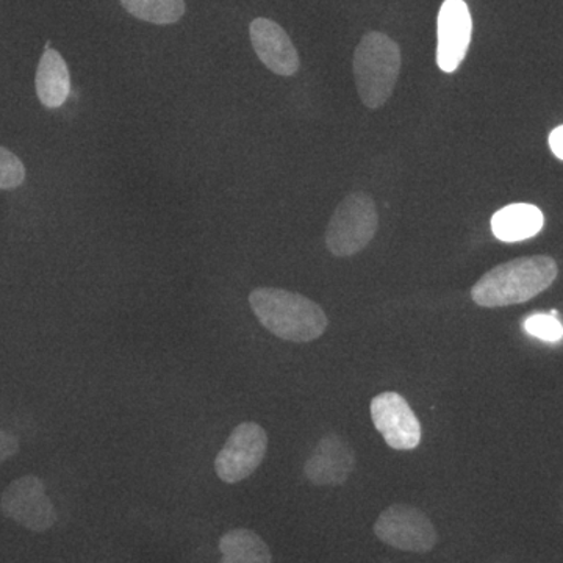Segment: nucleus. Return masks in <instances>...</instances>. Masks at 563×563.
I'll return each instance as SVG.
<instances>
[{
  "label": "nucleus",
  "mask_w": 563,
  "mask_h": 563,
  "mask_svg": "<svg viewBox=\"0 0 563 563\" xmlns=\"http://www.w3.org/2000/svg\"><path fill=\"white\" fill-rule=\"evenodd\" d=\"M252 312L266 331L292 343H309L328 331L324 310L306 296L263 287L251 292Z\"/></svg>",
  "instance_id": "obj_1"
},
{
  "label": "nucleus",
  "mask_w": 563,
  "mask_h": 563,
  "mask_svg": "<svg viewBox=\"0 0 563 563\" xmlns=\"http://www.w3.org/2000/svg\"><path fill=\"white\" fill-rule=\"evenodd\" d=\"M558 273V263L547 255L517 258L484 274L472 288V298L487 309L528 302L550 288Z\"/></svg>",
  "instance_id": "obj_2"
},
{
  "label": "nucleus",
  "mask_w": 563,
  "mask_h": 563,
  "mask_svg": "<svg viewBox=\"0 0 563 563\" xmlns=\"http://www.w3.org/2000/svg\"><path fill=\"white\" fill-rule=\"evenodd\" d=\"M401 73V49L380 32H369L354 52V77L358 98L369 110H377L391 98Z\"/></svg>",
  "instance_id": "obj_3"
},
{
  "label": "nucleus",
  "mask_w": 563,
  "mask_h": 563,
  "mask_svg": "<svg viewBox=\"0 0 563 563\" xmlns=\"http://www.w3.org/2000/svg\"><path fill=\"white\" fill-rule=\"evenodd\" d=\"M376 203L366 192H352L333 211L325 244L335 257H351L365 250L377 232Z\"/></svg>",
  "instance_id": "obj_4"
},
{
  "label": "nucleus",
  "mask_w": 563,
  "mask_h": 563,
  "mask_svg": "<svg viewBox=\"0 0 563 563\" xmlns=\"http://www.w3.org/2000/svg\"><path fill=\"white\" fill-rule=\"evenodd\" d=\"M374 532L380 542L409 553H429L439 540L428 515L406 504L387 507L377 518Z\"/></svg>",
  "instance_id": "obj_5"
},
{
  "label": "nucleus",
  "mask_w": 563,
  "mask_h": 563,
  "mask_svg": "<svg viewBox=\"0 0 563 563\" xmlns=\"http://www.w3.org/2000/svg\"><path fill=\"white\" fill-rule=\"evenodd\" d=\"M266 450L268 435L265 429L257 422H242L233 429L228 442L214 459V472L222 483H242L262 465Z\"/></svg>",
  "instance_id": "obj_6"
},
{
  "label": "nucleus",
  "mask_w": 563,
  "mask_h": 563,
  "mask_svg": "<svg viewBox=\"0 0 563 563\" xmlns=\"http://www.w3.org/2000/svg\"><path fill=\"white\" fill-rule=\"evenodd\" d=\"M0 509L7 518L29 531L46 532L57 523V512L46 495V485L32 474L13 481L5 488L0 499Z\"/></svg>",
  "instance_id": "obj_7"
},
{
  "label": "nucleus",
  "mask_w": 563,
  "mask_h": 563,
  "mask_svg": "<svg viewBox=\"0 0 563 563\" xmlns=\"http://www.w3.org/2000/svg\"><path fill=\"white\" fill-rule=\"evenodd\" d=\"M372 420L393 450L412 451L421 442L420 420L399 393L377 395L372 401Z\"/></svg>",
  "instance_id": "obj_8"
},
{
  "label": "nucleus",
  "mask_w": 563,
  "mask_h": 563,
  "mask_svg": "<svg viewBox=\"0 0 563 563\" xmlns=\"http://www.w3.org/2000/svg\"><path fill=\"white\" fill-rule=\"evenodd\" d=\"M472 32L468 5L463 0H444L437 18V65L443 73H454L465 60Z\"/></svg>",
  "instance_id": "obj_9"
},
{
  "label": "nucleus",
  "mask_w": 563,
  "mask_h": 563,
  "mask_svg": "<svg viewBox=\"0 0 563 563\" xmlns=\"http://www.w3.org/2000/svg\"><path fill=\"white\" fill-rule=\"evenodd\" d=\"M354 468L355 454L351 444L335 433H328L303 465V474L318 487H336L350 479Z\"/></svg>",
  "instance_id": "obj_10"
},
{
  "label": "nucleus",
  "mask_w": 563,
  "mask_h": 563,
  "mask_svg": "<svg viewBox=\"0 0 563 563\" xmlns=\"http://www.w3.org/2000/svg\"><path fill=\"white\" fill-rule=\"evenodd\" d=\"M252 47L263 65L277 76H295L301 66L298 51L277 22L257 18L251 22Z\"/></svg>",
  "instance_id": "obj_11"
},
{
  "label": "nucleus",
  "mask_w": 563,
  "mask_h": 563,
  "mask_svg": "<svg viewBox=\"0 0 563 563\" xmlns=\"http://www.w3.org/2000/svg\"><path fill=\"white\" fill-rule=\"evenodd\" d=\"M36 95L46 109H60L70 95V74L60 52L47 44L35 77Z\"/></svg>",
  "instance_id": "obj_12"
},
{
  "label": "nucleus",
  "mask_w": 563,
  "mask_h": 563,
  "mask_svg": "<svg viewBox=\"0 0 563 563\" xmlns=\"http://www.w3.org/2000/svg\"><path fill=\"white\" fill-rule=\"evenodd\" d=\"M543 222V213L539 207L531 203H512L493 214L492 231L501 242H523L542 231Z\"/></svg>",
  "instance_id": "obj_13"
},
{
  "label": "nucleus",
  "mask_w": 563,
  "mask_h": 563,
  "mask_svg": "<svg viewBox=\"0 0 563 563\" xmlns=\"http://www.w3.org/2000/svg\"><path fill=\"white\" fill-rule=\"evenodd\" d=\"M220 563H273L268 544L251 529H232L220 540Z\"/></svg>",
  "instance_id": "obj_14"
},
{
  "label": "nucleus",
  "mask_w": 563,
  "mask_h": 563,
  "mask_svg": "<svg viewBox=\"0 0 563 563\" xmlns=\"http://www.w3.org/2000/svg\"><path fill=\"white\" fill-rule=\"evenodd\" d=\"M121 5L136 20L151 24H176L185 14V0H121Z\"/></svg>",
  "instance_id": "obj_15"
},
{
  "label": "nucleus",
  "mask_w": 563,
  "mask_h": 563,
  "mask_svg": "<svg viewBox=\"0 0 563 563\" xmlns=\"http://www.w3.org/2000/svg\"><path fill=\"white\" fill-rule=\"evenodd\" d=\"M525 331L543 342H561L563 325L554 314L536 313L525 321Z\"/></svg>",
  "instance_id": "obj_16"
},
{
  "label": "nucleus",
  "mask_w": 563,
  "mask_h": 563,
  "mask_svg": "<svg viewBox=\"0 0 563 563\" xmlns=\"http://www.w3.org/2000/svg\"><path fill=\"white\" fill-rule=\"evenodd\" d=\"M24 180V163L13 152L0 146V190H16Z\"/></svg>",
  "instance_id": "obj_17"
},
{
  "label": "nucleus",
  "mask_w": 563,
  "mask_h": 563,
  "mask_svg": "<svg viewBox=\"0 0 563 563\" xmlns=\"http://www.w3.org/2000/svg\"><path fill=\"white\" fill-rule=\"evenodd\" d=\"M20 451V442L10 432L0 429V463L9 461Z\"/></svg>",
  "instance_id": "obj_18"
},
{
  "label": "nucleus",
  "mask_w": 563,
  "mask_h": 563,
  "mask_svg": "<svg viewBox=\"0 0 563 563\" xmlns=\"http://www.w3.org/2000/svg\"><path fill=\"white\" fill-rule=\"evenodd\" d=\"M550 146L555 157H558L559 161H563V125H559L558 129L551 132Z\"/></svg>",
  "instance_id": "obj_19"
}]
</instances>
